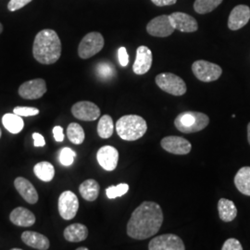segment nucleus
<instances>
[{
    "instance_id": "1",
    "label": "nucleus",
    "mask_w": 250,
    "mask_h": 250,
    "mask_svg": "<svg viewBox=\"0 0 250 250\" xmlns=\"http://www.w3.org/2000/svg\"><path fill=\"white\" fill-rule=\"evenodd\" d=\"M163 212L156 202L145 201L131 215L127 224V234L136 240H145L154 236L163 224Z\"/></svg>"
},
{
    "instance_id": "2",
    "label": "nucleus",
    "mask_w": 250,
    "mask_h": 250,
    "mask_svg": "<svg viewBox=\"0 0 250 250\" xmlns=\"http://www.w3.org/2000/svg\"><path fill=\"white\" fill-rule=\"evenodd\" d=\"M33 55L41 64L50 65L57 62L62 55V42L58 34L51 29H45L36 35Z\"/></svg>"
},
{
    "instance_id": "3",
    "label": "nucleus",
    "mask_w": 250,
    "mask_h": 250,
    "mask_svg": "<svg viewBox=\"0 0 250 250\" xmlns=\"http://www.w3.org/2000/svg\"><path fill=\"white\" fill-rule=\"evenodd\" d=\"M116 131L118 135L125 141H135L146 133L147 125L141 116L125 115L117 121Z\"/></svg>"
},
{
    "instance_id": "4",
    "label": "nucleus",
    "mask_w": 250,
    "mask_h": 250,
    "mask_svg": "<svg viewBox=\"0 0 250 250\" xmlns=\"http://www.w3.org/2000/svg\"><path fill=\"white\" fill-rule=\"evenodd\" d=\"M209 124V118L205 113L197 111H185L174 120V125L184 134H193L204 130Z\"/></svg>"
},
{
    "instance_id": "5",
    "label": "nucleus",
    "mask_w": 250,
    "mask_h": 250,
    "mask_svg": "<svg viewBox=\"0 0 250 250\" xmlns=\"http://www.w3.org/2000/svg\"><path fill=\"white\" fill-rule=\"evenodd\" d=\"M156 83L162 91L172 96L180 97L187 93V84L185 81L177 75L165 72L156 76Z\"/></svg>"
},
{
    "instance_id": "6",
    "label": "nucleus",
    "mask_w": 250,
    "mask_h": 250,
    "mask_svg": "<svg viewBox=\"0 0 250 250\" xmlns=\"http://www.w3.org/2000/svg\"><path fill=\"white\" fill-rule=\"evenodd\" d=\"M104 38L98 32H92L84 36L78 47V55L81 59L86 60L99 53L104 47Z\"/></svg>"
},
{
    "instance_id": "7",
    "label": "nucleus",
    "mask_w": 250,
    "mask_h": 250,
    "mask_svg": "<svg viewBox=\"0 0 250 250\" xmlns=\"http://www.w3.org/2000/svg\"><path fill=\"white\" fill-rule=\"evenodd\" d=\"M192 71L198 80L204 83L218 80L223 73V70L219 65L202 60L193 63Z\"/></svg>"
},
{
    "instance_id": "8",
    "label": "nucleus",
    "mask_w": 250,
    "mask_h": 250,
    "mask_svg": "<svg viewBox=\"0 0 250 250\" xmlns=\"http://www.w3.org/2000/svg\"><path fill=\"white\" fill-rule=\"evenodd\" d=\"M58 208L62 219L66 221L72 220L79 209L78 197L72 191H64L59 197Z\"/></svg>"
},
{
    "instance_id": "9",
    "label": "nucleus",
    "mask_w": 250,
    "mask_h": 250,
    "mask_svg": "<svg viewBox=\"0 0 250 250\" xmlns=\"http://www.w3.org/2000/svg\"><path fill=\"white\" fill-rule=\"evenodd\" d=\"M149 250H185L186 247L178 235L166 233L156 236L149 242Z\"/></svg>"
},
{
    "instance_id": "10",
    "label": "nucleus",
    "mask_w": 250,
    "mask_h": 250,
    "mask_svg": "<svg viewBox=\"0 0 250 250\" xmlns=\"http://www.w3.org/2000/svg\"><path fill=\"white\" fill-rule=\"evenodd\" d=\"M175 31L169 15H161L151 20L146 25V32L155 37H167Z\"/></svg>"
},
{
    "instance_id": "11",
    "label": "nucleus",
    "mask_w": 250,
    "mask_h": 250,
    "mask_svg": "<svg viewBox=\"0 0 250 250\" xmlns=\"http://www.w3.org/2000/svg\"><path fill=\"white\" fill-rule=\"evenodd\" d=\"M72 113L76 119L84 122H93L100 116V108L91 101H80L72 107Z\"/></svg>"
},
{
    "instance_id": "12",
    "label": "nucleus",
    "mask_w": 250,
    "mask_h": 250,
    "mask_svg": "<svg viewBox=\"0 0 250 250\" xmlns=\"http://www.w3.org/2000/svg\"><path fill=\"white\" fill-rule=\"evenodd\" d=\"M161 147L165 151L174 155H188L192 150V145L181 136H166L161 142Z\"/></svg>"
},
{
    "instance_id": "13",
    "label": "nucleus",
    "mask_w": 250,
    "mask_h": 250,
    "mask_svg": "<svg viewBox=\"0 0 250 250\" xmlns=\"http://www.w3.org/2000/svg\"><path fill=\"white\" fill-rule=\"evenodd\" d=\"M46 83L44 79H34L23 83L19 88V95L24 99H38L46 93Z\"/></svg>"
},
{
    "instance_id": "14",
    "label": "nucleus",
    "mask_w": 250,
    "mask_h": 250,
    "mask_svg": "<svg viewBox=\"0 0 250 250\" xmlns=\"http://www.w3.org/2000/svg\"><path fill=\"white\" fill-rule=\"evenodd\" d=\"M99 165L107 171L115 170L119 161V152L114 146H104L97 153Z\"/></svg>"
},
{
    "instance_id": "15",
    "label": "nucleus",
    "mask_w": 250,
    "mask_h": 250,
    "mask_svg": "<svg viewBox=\"0 0 250 250\" xmlns=\"http://www.w3.org/2000/svg\"><path fill=\"white\" fill-rule=\"evenodd\" d=\"M170 22L175 30L183 33H194L197 31V20L183 12H174L169 15Z\"/></svg>"
},
{
    "instance_id": "16",
    "label": "nucleus",
    "mask_w": 250,
    "mask_h": 250,
    "mask_svg": "<svg viewBox=\"0 0 250 250\" xmlns=\"http://www.w3.org/2000/svg\"><path fill=\"white\" fill-rule=\"evenodd\" d=\"M250 20V8L247 5H238L234 7L228 19V28L237 31L248 24Z\"/></svg>"
},
{
    "instance_id": "17",
    "label": "nucleus",
    "mask_w": 250,
    "mask_h": 250,
    "mask_svg": "<svg viewBox=\"0 0 250 250\" xmlns=\"http://www.w3.org/2000/svg\"><path fill=\"white\" fill-rule=\"evenodd\" d=\"M152 61L151 50L146 45H140L136 50V58L133 65L134 73L137 75L146 74L151 68Z\"/></svg>"
},
{
    "instance_id": "18",
    "label": "nucleus",
    "mask_w": 250,
    "mask_h": 250,
    "mask_svg": "<svg viewBox=\"0 0 250 250\" xmlns=\"http://www.w3.org/2000/svg\"><path fill=\"white\" fill-rule=\"evenodd\" d=\"M14 187L19 194L29 204H36L38 201V193L29 180L24 177H17L14 181Z\"/></svg>"
},
{
    "instance_id": "19",
    "label": "nucleus",
    "mask_w": 250,
    "mask_h": 250,
    "mask_svg": "<svg viewBox=\"0 0 250 250\" xmlns=\"http://www.w3.org/2000/svg\"><path fill=\"white\" fill-rule=\"evenodd\" d=\"M12 224L21 227H30L36 223V216L26 208L18 207L14 208L9 215Z\"/></svg>"
},
{
    "instance_id": "20",
    "label": "nucleus",
    "mask_w": 250,
    "mask_h": 250,
    "mask_svg": "<svg viewBox=\"0 0 250 250\" xmlns=\"http://www.w3.org/2000/svg\"><path fill=\"white\" fill-rule=\"evenodd\" d=\"M21 240L27 246L36 250H47L50 247L49 239L44 234L35 231H25L22 232Z\"/></svg>"
},
{
    "instance_id": "21",
    "label": "nucleus",
    "mask_w": 250,
    "mask_h": 250,
    "mask_svg": "<svg viewBox=\"0 0 250 250\" xmlns=\"http://www.w3.org/2000/svg\"><path fill=\"white\" fill-rule=\"evenodd\" d=\"M63 235L67 241L72 243L84 241L88 236V229L83 224H71L65 228Z\"/></svg>"
},
{
    "instance_id": "22",
    "label": "nucleus",
    "mask_w": 250,
    "mask_h": 250,
    "mask_svg": "<svg viewBox=\"0 0 250 250\" xmlns=\"http://www.w3.org/2000/svg\"><path fill=\"white\" fill-rule=\"evenodd\" d=\"M220 219L224 223H231L237 216V208L232 200L221 198L218 202Z\"/></svg>"
},
{
    "instance_id": "23",
    "label": "nucleus",
    "mask_w": 250,
    "mask_h": 250,
    "mask_svg": "<svg viewBox=\"0 0 250 250\" xmlns=\"http://www.w3.org/2000/svg\"><path fill=\"white\" fill-rule=\"evenodd\" d=\"M100 186L99 183L94 179L85 180L83 183L81 184L79 188V192L81 196L85 199L86 201H95L99 195Z\"/></svg>"
},
{
    "instance_id": "24",
    "label": "nucleus",
    "mask_w": 250,
    "mask_h": 250,
    "mask_svg": "<svg viewBox=\"0 0 250 250\" xmlns=\"http://www.w3.org/2000/svg\"><path fill=\"white\" fill-rule=\"evenodd\" d=\"M234 185L243 195L250 197V167H243L236 172Z\"/></svg>"
},
{
    "instance_id": "25",
    "label": "nucleus",
    "mask_w": 250,
    "mask_h": 250,
    "mask_svg": "<svg viewBox=\"0 0 250 250\" xmlns=\"http://www.w3.org/2000/svg\"><path fill=\"white\" fill-rule=\"evenodd\" d=\"M2 124L11 134L21 133L24 127V122L21 116L13 113H7L2 117Z\"/></svg>"
},
{
    "instance_id": "26",
    "label": "nucleus",
    "mask_w": 250,
    "mask_h": 250,
    "mask_svg": "<svg viewBox=\"0 0 250 250\" xmlns=\"http://www.w3.org/2000/svg\"><path fill=\"white\" fill-rule=\"evenodd\" d=\"M34 171L36 177L44 182H50L55 176L54 166L48 161H41L37 163L34 168Z\"/></svg>"
},
{
    "instance_id": "27",
    "label": "nucleus",
    "mask_w": 250,
    "mask_h": 250,
    "mask_svg": "<svg viewBox=\"0 0 250 250\" xmlns=\"http://www.w3.org/2000/svg\"><path fill=\"white\" fill-rule=\"evenodd\" d=\"M114 131L113 120L109 115H103L99 120L98 125V134L101 138H109Z\"/></svg>"
},
{
    "instance_id": "28",
    "label": "nucleus",
    "mask_w": 250,
    "mask_h": 250,
    "mask_svg": "<svg viewBox=\"0 0 250 250\" xmlns=\"http://www.w3.org/2000/svg\"><path fill=\"white\" fill-rule=\"evenodd\" d=\"M67 136L72 143L81 145L84 141L85 134L83 127L79 124L72 123L67 128Z\"/></svg>"
},
{
    "instance_id": "29",
    "label": "nucleus",
    "mask_w": 250,
    "mask_h": 250,
    "mask_svg": "<svg viewBox=\"0 0 250 250\" xmlns=\"http://www.w3.org/2000/svg\"><path fill=\"white\" fill-rule=\"evenodd\" d=\"M222 2L223 0H196L194 9L198 14H207L213 11Z\"/></svg>"
},
{
    "instance_id": "30",
    "label": "nucleus",
    "mask_w": 250,
    "mask_h": 250,
    "mask_svg": "<svg viewBox=\"0 0 250 250\" xmlns=\"http://www.w3.org/2000/svg\"><path fill=\"white\" fill-rule=\"evenodd\" d=\"M96 71H97L98 76L99 78H101L102 80L111 79L116 74L114 66L111 63L106 62H99L97 65Z\"/></svg>"
},
{
    "instance_id": "31",
    "label": "nucleus",
    "mask_w": 250,
    "mask_h": 250,
    "mask_svg": "<svg viewBox=\"0 0 250 250\" xmlns=\"http://www.w3.org/2000/svg\"><path fill=\"white\" fill-rule=\"evenodd\" d=\"M129 191V186L127 184H119L118 186H111L107 188L106 194L109 199L123 197Z\"/></svg>"
},
{
    "instance_id": "32",
    "label": "nucleus",
    "mask_w": 250,
    "mask_h": 250,
    "mask_svg": "<svg viewBox=\"0 0 250 250\" xmlns=\"http://www.w3.org/2000/svg\"><path fill=\"white\" fill-rule=\"evenodd\" d=\"M76 157V153L70 147H63L60 152V162L63 166H71L74 159Z\"/></svg>"
},
{
    "instance_id": "33",
    "label": "nucleus",
    "mask_w": 250,
    "mask_h": 250,
    "mask_svg": "<svg viewBox=\"0 0 250 250\" xmlns=\"http://www.w3.org/2000/svg\"><path fill=\"white\" fill-rule=\"evenodd\" d=\"M13 112L21 117L36 116L39 114V109L33 107H14Z\"/></svg>"
},
{
    "instance_id": "34",
    "label": "nucleus",
    "mask_w": 250,
    "mask_h": 250,
    "mask_svg": "<svg viewBox=\"0 0 250 250\" xmlns=\"http://www.w3.org/2000/svg\"><path fill=\"white\" fill-rule=\"evenodd\" d=\"M223 250H242L241 243L235 238H229L224 242V246L222 248Z\"/></svg>"
},
{
    "instance_id": "35",
    "label": "nucleus",
    "mask_w": 250,
    "mask_h": 250,
    "mask_svg": "<svg viewBox=\"0 0 250 250\" xmlns=\"http://www.w3.org/2000/svg\"><path fill=\"white\" fill-rule=\"evenodd\" d=\"M32 2V0H10L8 4L9 11H16Z\"/></svg>"
},
{
    "instance_id": "36",
    "label": "nucleus",
    "mask_w": 250,
    "mask_h": 250,
    "mask_svg": "<svg viewBox=\"0 0 250 250\" xmlns=\"http://www.w3.org/2000/svg\"><path fill=\"white\" fill-rule=\"evenodd\" d=\"M118 57H119V62L122 67H126L129 64V55L127 53V50L125 46H122L119 48Z\"/></svg>"
},
{
    "instance_id": "37",
    "label": "nucleus",
    "mask_w": 250,
    "mask_h": 250,
    "mask_svg": "<svg viewBox=\"0 0 250 250\" xmlns=\"http://www.w3.org/2000/svg\"><path fill=\"white\" fill-rule=\"evenodd\" d=\"M54 138L57 142H62L64 140L63 128L62 126H55L53 128Z\"/></svg>"
},
{
    "instance_id": "38",
    "label": "nucleus",
    "mask_w": 250,
    "mask_h": 250,
    "mask_svg": "<svg viewBox=\"0 0 250 250\" xmlns=\"http://www.w3.org/2000/svg\"><path fill=\"white\" fill-rule=\"evenodd\" d=\"M33 138L35 141V146L36 147H43L45 146V140L44 136L42 134H38V133H34L33 134Z\"/></svg>"
},
{
    "instance_id": "39",
    "label": "nucleus",
    "mask_w": 250,
    "mask_h": 250,
    "mask_svg": "<svg viewBox=\"0 0 250 250\" xmlns=\"http://www.w3.org/2000/svg\"><path fill=\"white\" fill-rule=\"evenodd\" d=\"M152 3L158 7H164V6H171L174 5L177 0H151Z\"/></svg>"
},
{
    "instance_id": "40",
    "label": "nucleus",
    "mask_w": 250,
    "mask_h": 250,
    "mask_svg": "<svg viewBox=\"0 0 250 250\" xmlns=\"http://www.w3.org/2000/svg\"><path fill=\"white\" fill-rule=\"evenodd\" d=\"M248 140H249V143L250 145V123L248 125Z\"/></svg>"
},
{
    "instance_id": "41",
    "label": "nucleus",
    "mask_w": 250,
    "mask_h": 250,
    "mask_svg": "<svg viewBox=\"0 0 250 250\" xmlns=\"http://www.w3.org/2000/svg\"><path fill=\"white\" fill-rule=\"evenodd\" d=\"M77 250H88V248H78Z\"/></svg>"
},
{
    "instance_id": "42",
    "label": "nucleus",
    "mask_w": 250,
    "mask_h": 250,
    "mask_svg": "<svg viewBox=\"0 0 250 250\" xmlns=\"http://www.w3.org/2000/svg\"><path fill=\"white\" fill-rule=\"evenodd\" d=\"M3 32V26H2V24L0 23V34Z\"/></svg>"
},
{
    "instance_id": "43",
    "label": "nucleus",
    "mask_w": 250,
    "mask_h": 250,
    "mask_svg": "<svg viewBox=\"0 0 250 250\" xmlns=\"http://www.w3.org/2000/svg\"><path fill=\"white\" fill-rule=\"evenodd\" d=\"M11 250H21V249H11Z\"/></svg>"
},
{
    "instance_id": "44",
    "label": "nucleus",
    "mask_w": 250,
    "mask_h": 250,
    "mask_svg": "<svg viewBox=\"0 0 250 250\" xmlns=\"http://www.w3.org/2000/svg\"><path fill=\"white\" fill-rule=\"evenodd\" d=\"M1 135H2V131H1V129H0V138H1Z\"/></svg>"
}]
</instances>
